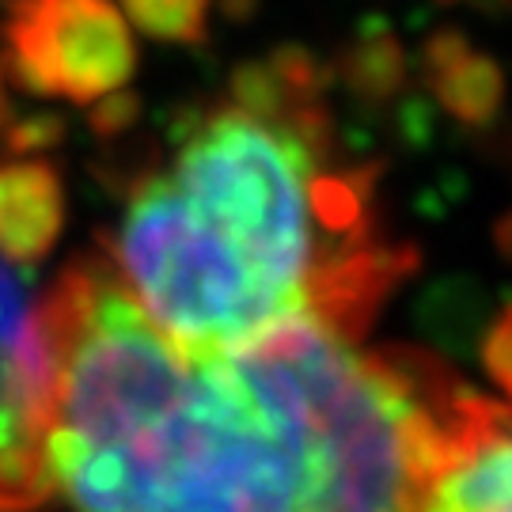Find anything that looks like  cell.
<instances>
[{
	"label": "cell",
	"instance_id": "1",
	"mask_svg": "<svg viewBox=\"0 0 512 512\" xmlns=\"http://www.w3.org/2000/svg\"><path fill=\"white\" fill-rule=\"evenodd\" d=\"M54 346L46 459L80 512H311L315 448L228 353L194 357L95 266L42 311Z\"/></svg>",
	"mask_w": 512,
	"mask_h": 512
},
{
	"label": "cell",
	"instance_id": "2",
	"mask_svg": "<svg viewBox=\"0 0 512 512\" xmlns=\"http://www.w3.org/2000/svg\"><path fill=\"white\" fill-rule=\"evenodd\" d=\"M137 50L110 0H12L0 76L42 99L95 103L126 88Z\"/></svg>",
	"mask_w": 512,
	"mask_h": 512
},
{
	"label": "cell",
	"instance_id": "3",
	"mask_svg": "<svg viewBox=\"0 0 512 512\" xmlns=\"http://www.w3.org/2000/svg\"><path fill=\"white\" fill-rule=\"evenodd\" d=\"M31 281L0 258V512H19L54 486L46 437L54 406V346Z\"/></svg>",
	"mask_w": 512,
	"mask_h": 512
},
{
	"label": "cell",
	"instance_id": "4",
	"mask_svg": "<svg viewBox=\"0 0 512 512\" xmlns=\"http://www.w3.org/2000/svg\"><path fill=\"white\" fill-rule=\"evenodd\" d=\"M65 220L61 179L42 160L0 167V255L12 262H38L50 255Z\"/></svg>",
	"mask_w": 512,
	"mask_h": 512
},
{
	"label": "cell",
	"instance_id": "5",
	"mask_svg": "<svg viewBox=\"0 0 512 512\" xmlns=\"http://www.w3.org/2000/svg\"><path fill=\"white\" fill-rule=\"evenodd\" d=\"M421 512H512V437L456 463L433 486Z\"/></svg>",
	"mask_w": 512,
	"mask_h": 512
},
{
	"label": "cell",
	"instance_id": "6",
	"mask_svg": "<svg viewBox=\"0 0 512 512\" xmlns=\"http://www.w3.org/2000/svg\"><path fill=\"white\" fill-rule=\"evenodd\" d=\"M122 12L156 42H202L209 0H122Z\"/></svg>",
	"mask_w": 512,
	"mask_h": 512
},
{
	"label": "cell",
	"instance_id": "7",
	"mask_svg": "<svg viewBox=\"0 0 512 512\" xmlns=\"http://www.w3.org/2000/svg\"><path fill=\"white\" fill-rule=\"evenodd\" d=\"M65 118L54 114V110H35V114H23V118H12L8 126L0 129V141L12 156H38V152H50V148L65 145Z\"/></svg>",
	"mask_w": 512,
	"mask_h": 512
},
{
	"label": "cell",
	"instance_id": "8",
	"mask_svg": "<svg viewBox=\"0 0 512 512\" xmlns=\"http://www.w3.org/2000/svg\"><path fill=\"white\" fill-rule=\"evenodd\" d=\"M141 122V99L126 88H118V92H107L99 95L88 110V126L99 141H110V137H122L129 129Z\"/></svg>",
	"mask_w": 512,
	"mask_h": 512
},
{
	"label": "cell",
	"instance_id": "9",
	"mask_svg": "<svg viewBox=\"0 0 512 512\" xmlns=\"http://www.w3.org/2000/svg\"><path fill=\"white\" fill-rule=\"evenodd\" d=\"M482 361H486L490 376L497 380V387L512 399V308L505 311V315H501V323L490 330Z\"/></svg>",
	"mask_w": 512,
	"mask_h": 512
},
{
	"label": "cell",
	"instance_id": "10",
	"mask_svg": "<svg viewBox=\"0 0 512 512\" xmlns=\"http://www.w3.org/2000/svg\"><path fill=\"white\" fill-rule=\"evenodd\" d=\"M12 122V99L4 92V76H0V129Z\"/></svg>",
	"mask_w": 512,
	"mask_h": 512
}]
</instances>
